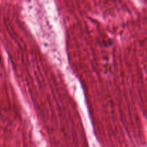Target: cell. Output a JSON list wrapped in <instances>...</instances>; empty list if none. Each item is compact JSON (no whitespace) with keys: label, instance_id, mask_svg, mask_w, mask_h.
Returning <instances> with one entry per match:
<instances>
[{"label":"cell","instance_id":"obj_1","mask_svg":"<svg viewBox=\"0 0 147 147\" xmlns=\"http://www.w3.org/2000/svg\"><path fill=\"white\" fill-rule=\"evenodd\" d=\"M0 62H1V58H0Z\"/></svg>","mask_w":147,"mask_h":147}]
</instances>
